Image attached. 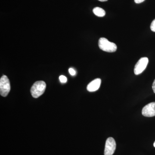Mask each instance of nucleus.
<instances>
[{"instance_id":"obj_1","label":"nucleus","mask_w":155,"mask_h":155,"mask_svg":"<svg viewBox=\"0 0 155 155\" xmlns=\"http://www.w3.org/2000/svg\"><path fill=\"white\" fill-rule=\"evenodd\" d=\"M46 87V84L42 81H37L34 84L31 88V93L34 98H37L43 94Z\"/></svg>"},{"instance_id":"obj_2","label":"nucleus","mask_w":155,"mask_h":155,"mask_svg":"<svg viewBox=\"0 0 155 155\" xmlns=\"http://www.w3.org/2000/svg\"><path fill=\"white\" fill-rule=\"evenodd\" d=\"M98 45L100 48L107 52H114L117 50L116 44L111 42L105 38H101L99 40Z\"/></svg>"},{"instance_id":"obj_3","label":"nucleus","mask_w":155,"mask_h":155,"mask_svg":"<svg viewBox=\"0 0 155 155\" xmlns=\"http://www.w3.org/2000/svg\"><path fill=\"white\" fill-rule=\"evenodd\" d=\"M11 90L10 81L6 75H4L0 79V94L5 97L8 94Z\"/></svg>"},{"instance_id":"obj_4","label":"nucleus","mask_w":155,"mask_h":155,"mask_svg":"<svg viewBox=\"0 0 155 155\" xmlns=\"http://www.w3.org/2000/svg\"><path fill=\"white\" fill-rule=\"evenodd\" d=\"M149 60L148 58H142L139 60L136 64L134 69V73L136 75H139L146 69L148 64Z\"/></svg>"},{"instance_id":"obj_5","label":"nucleus","mask_w":155,"mask_h":155,"mask_svg":"<svg viewBox=\"0 0 155 155\" xmlns=\"http://www.w3.org/2000/svg\"><path fill=\"white\" fill-rule=\"evenodd\" d=\"M116 142L113 137H109L106 142L104 155H113L116 149Z\"/></svg>"},{"instance_id":"obj_6","label":"nucleus","mask_w":155,"mask_h":155,"mask_svg":"<svg viewBox=\"0 0 155 155\" xmlns=\"http://www.w3.org/2000/svg\"><path fill=\"white\" fill-rule=\"evenodd\" d=\"M142 114L145 117L155 116V102L148 104L143 108Z\"/></svg>"},{"instance_id":"obj_7","label":"nucleus","mask_w":155,"mask_h":155,"mask_svg":"<svg viewBox=\"0 0 155 155\" xmlns=\"http://www.w3.org/2000/svg\"><path fill=\"white\" fill-rule=\"evenodd\" d=\"M101 80L100 78H96L91 81L87 85V89L89 92H94L96 91L100 88L101 86Z\"/></svg>"},{"instance_id":"obj_8","label":"nucleus","mask_w":155,"mask_h":155,"mask_svg":"<svg viewBox=\"0 0 155 155\" xmlns=\"http://www.w3.org/2000/svg\"><path fill=\"white\" fill-rule=\"evenodd\" d=\"M94 14L99 17H103L105 15L106 12L104 9L99 7L95 8L93 10Z\"/></svg>"},{"instance_id":"obj_9","label":"nucleus","mask_w":155,"mask_h":155,"mask_svg":"<svg viewBox=\"0 0 155 155\" xmlns=\"http://www.w3.org/2000/svg\"><path fill=\"white\" fill-rule=\"evenodd\" d=\"M59 79H60V81H61V83H66L67 81V78L66 76H64V75H61L60 77H59Z\"/></svg>"},{"instance_id":"obj_10","label":"nucleus","mask_w":155,"mask_h":155,"mask_svg":"<svg viewBox=\"0 0 155 155\" xmlns=\"http://www.w3.org/2000/svg\"><path fill=\"white\" fill-rule=\"evenodd\" d=\"M150 29L153 31L155 32V19L153 20L150 25Z\"/></svg>"},{"instance_id":"obj_11","label":"nucleus","mask_w":155,"mask_h":155,"mask_svg":"<svg viewBox=\"0 0 155 155\" xmlns=\"http://www.w3.org/2000/svg\"><path fill=\"white\" fill-rule=\"evenodd\" d=\"M69 72L70 75H72V76H74L76 74V72H75V70L72 68H69Z\"/></svg>"},{"instance_id":"obj_12","label":"nucleus","mask_w":155,"mask_h":155,"mask_svg":"<svg viewBox=\"0 0 155 155\" xmlns=\"http://www.w3.org/2000/svg\"><path fill=\"white\" fill-rule=\"evenodd\" d=\"M145 0H134V2L137 4H140L144 2Z\"/></svg>"},{"instance_id":"obj_13","label":"nucleus","mask_w":155,"mask_h":155,"mask_svg":"<svg viewBox=\"0 0 155 155\" xmlns=\"http://www.w3.org/2000/svg\"><path fill=\"white\" fill-rule=\"evenodd\" d=\"M152 88L153 91L154 93L155 94V80L153 82Z\"/></svg>"},{"instance_id":"obj_14","label":"nucleus","mask_w":155,"mask_h":155,"mask_svg":"<svg viewBox=\"0 0 155 155\" xmlns=\"http://www.w3.org/2000/svg\"><path fill=\"white\" fill-rule=\"evenodd\" d=\"M98 1H100V2H107V1L108 0H98Z\"/></svg>"},{"instance_id":"obj_15","label":"nucleus","mask_w":155,"mask_h":155,"mask_svg":"<svg viewBox=\"0 0 155 155\" xmlns=\"http://www.w3.org/2000/svg\"><path fill=\"white\" fill-rule=\"evenodd\" d=\"M153 146H154V147H155V142H154V143Z\"/></svg>"}]
</instances>
